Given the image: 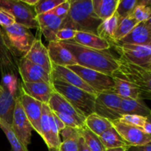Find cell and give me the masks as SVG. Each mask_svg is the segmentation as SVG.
Segmentation results:
<instances>
[{
	"instance_id": "cell-1",
	"label": "cell",
	"mask_w": 151,
	"mask_h": 151,
	"mask_svg": "<svg viewBox=\"0 0 151 151\" xmlns=\"http://www.w3.org/2000/svg\"><path fill=\"white\" fill-rule=\"evenodd\" d=\"M75 58L77 64L111 75L119 67V58L109 50H97L81 45L73 40L58 41Z\"/></svg>"
},
{
	"instance_id": "cell-2",
	"label": "cell",
	"mask_w": 151,
	"mask_h": 151,
	"mask_svg": "<svg viewBox=\"0 0 151 151\" xmlns=\"http://www.w3.org/2000/svg\"><path fill=\"white\" fill-rule=\"evenodd\" d=\"M103 20L94 13L92 0H71V7L60 29L68 28L79 32L97 35V29Z\"/></svg>"
},
{
	"instance_id": "cell-3",
	"label": "cell",
	"mask_w": 151,
	"mask_h": 151,
	"mask_svg": "<svg viewBox=\"0 0 151 151\" xmlns=\"http://www.w3.org/2000/svg\"><path fill=\"white\" fill-rule=\"evenodd\" d=\"M52 86L55 91L64 97L86 118L94 113V103L97 94H91L58 79L52 80Z\"/></svg>"
},
{
	"instance_id": "cell-4",
	"label": "cell",
	"mask_w": 151,
	"mask_h": 151,
	"mask_svg": "<svg viewBox=\"0 0 151 151\" xmlns=\"http://www.w3.org/2000/svg\"><path fill=\"white\" fill-rule=\"evenodd\" d=\"M120 65L116 74L132 83L139 91L142 100H151V70L132 64L119 58Z\"/></svg>"
},
{
	"instance_id": "cell-5",
	"label": "cell",
	"mask_w": 151,
	"mask_h": 151,
	"mask_svg": "<svg viewBox=\"0 0 151 151\" xmlns=\"http://www.w3.org/2000/svg\"><path fill=\"white\" fill-rule=\"evenodd\" d=\"M2 29L13 55L16 58L24 57L28 52L35 39L30 29L15 23L11 26L2 28Z\"/></svg>"
},
{
	"instance_id": "cell-6",
	"label": "cell",
	"mask_w": 151,
	"mask_h": 151,
	"mask_svg": "<svg viewBox=\"0 0 151 151\" xmlns=\"http://www.w3.org/2000/svg\"><path fill=\"white\" fill-rule=\"evenodd\" d=\"M119 58L132 64L151 70V45L114 44Z\"/></svg>"
},
{
	"instance_id": "cell-7",
	"label": "cell",
	"mask_w": 151,
	"mask_h": 151,
	"mask_svg": "<svg viewBox=\"0 0 151 151\" xmlns=\"http://www.w3.org/2000/svg\"><path fill=\"white\" fill-rule=\"evenodd\" d=\"M69 69L77 74L84 82L91 86L97 94L112 91L114 87L113 77L96 70L88 69L80 65L68 66Z\"/></svg>"
},
{
	"instance_id": "cell-8",
	"label": "cell",
	"mask_w": 151,
	"mask_h": 151,
	"mask_svg": "<svg viewBox=\"0 0 151 151\" xmlns=\"http://www.w3.org/2000/svg\"><path fill=\"white\" fill-rule=\"evenodd\" d=\"M0 7L8 10L15 18L16 23L29 29H38L35 11L22 0H0Z\"/></svg>"
},
{
	"instance_id": "cell-9",
	"label": "cell",
	"mask_w": 151,
	"mask_h": 151,
	"mask_svg": "<svg viewBox=\"0 0 151 151\" xmlns=\"http://www.w3.org/2000/svg\"><path fill=\"white\" fill-rule=\"evenodd\" d=\"M121 100L122 98L113 91L99 93L94 103V113L111 122L118 120L121 117L119 114Z\"/></svg>"
},
{
	"instance_id": "cell-10",
	"label": "cell",
	"mask_w": 151,
	"mask_h": 151,
	"mask_svg": "<svg viewBox=\"0 0 151 151\" xmlns=\"http://www.w3.org/2000/svg\"><path fill=\"white\" fill-rule=\"evenodd\" d=\"M11 128L16 137L24 147H27L31 143L32 126L28 120L21 104L19 96L16 98Z\"/></svg>"
},
{
	"instance_id": "cell-11",
	"label": "cell",
	"mask_w": 151,
	"mask_h": 151,
	"mask_svg": "<svg viewBox=\"0 0 151 151\" xmlns=\"http://www.w3.org/2000/svg\"><path fill=\"white\" fill-rule=\"evenodd\" d=\"M19 74L24 83H52L51 75L41 66L29 61L24 57L20 58L18 63Z\"/></svg>"
},
{
	"instance_id": "cell-12",
	"label": "cell",
	"mask_w": 151,
	"mask_h": 151,
	"mask_svg": "<svg viewBox=\"0 0 151 151\" xmlns=\"http://www.w3.org/2000/svg\"><path fill=\"white\" fill-rule=\"evenodd\" d=\"M111 122L115 129L130 147L144 145L151 142V136L145 134L142 128L122 123L118 120Z\"/></svg>"
},
{
	"instance_id": "cell-13",
	"label": "cell",
	"mask_w": 151,
	"mask_h": 151,
	"mask_svg": "<svg viewBox=\"0 0 151 151\" xmlns=\"http://www.w3.org/2000/svg\"><path fill=\"white\" fill-rule=\"evenodd\" d=\"M19 97L25 114L32 126V128L41 136L40 122H41V114H42L43 103L27 94L20 88H19Z\"/></svg>"
},
{
	"instance_id": "cell-14",
	"label": "cell",
	"mask_w": 151,
	"mask_h": 151,
	"mask_svg": "<svg viewBox=\"0 0 151 151\" xmlns=\"http://www.w3.org/2000/svg\"><path fill=\"white\" fill-rule=\"evenodd\" d=\"M18 63L19 60L12 52L4 31L0 27V72L1 76L11 75L17 77Z\"/></svg>"
},
{
	"instance_id": "cell-15",
	"label": "cell",
	"mask_w": 151,
	"mask_h": 151,
	"mask_svg": "<svg viewBox=\"0 0 151 151\" xmlns=\"http://www.w3.org/2000/svg\"><path fill=\"white\" fill-rule=\"evenodd\" d=\"M51 78L52 80H60V81L67 83L70 85L81 88L84 91H88L91 94H96V95L97 94V93L86 83L84 82L75 72H74L73 71L66 66H57V65L52 63Z\"/></svg>"
},
{
	"instance_id": "cell-16",
	"label": "cell",
	"mask_w": 151,
	"mask_h": 151,
	"mask_svg": "<svg viewBox=\"0 0 151 151\" xmlns=\"http://www.w3.org/2000/svg\"><path fill=\"white\" fill-rule=\"evenodd\" d=\"M36 20L38 24V29L45 39L49 42L57 41L56 34L60 29L63 20L51 11L37 15Z\"/></svg>"
},
{
	"instance_id": "cell-17",
	"label": "cell",
	"mask_w": 151,
	"mask_h": 151,
	"mask_svg": "<svg viewBox=\"0 0 151 151\" xmlns=\"http://www.w3.org/2000/svg\"><path fill=\"white\" fill-rule=\"evenodd\" d=\"M24 57L29 61L41 66L51 75L52 63L49 56L48 50L43 44L41 38H35L31 48Z\"/></svg>"
},
{
	"instance_id": "cell-18",
	"label": "cell",
	"mask_w": 151,
	"mask_h": 151,
	"mask_svg": "<svg viewBox=\"0 0 151 151\" xmlns=\"http://www.w3.org/2000/svg\"><path fill=\"white\" fill-rule=\"evenodd\" d=\"M48 106L52 112L69 115L75 118L83 126H85L86 117L79 113L66 99L56 91H53Z\"/></svg>"
},
{
	"instance_id": "cell-19",
	"label": "cell",
	"mask_w": 151,
	"mask_h": 151,
	"mask_svg": "<svg viewBox=\"0 0 151 151\" xmlns=\"http://www.w3.org/2000/svg\"><path fill=\"white\" fill-rule=\"evenodd\" d=\"M47 50L52 64L66 67L77 65L76 60L72 53L63 47L58 41L49 42Z\"/></svg>"
},
{
	"instance_id": "cell-20",
	"label": "cell",
	"mask_w": 151,
	"mask_h": 151,
	"mask_svg": "<svg viewBox=\"0 0 151 151\" xmlns=\"http://www.w3.org/2000/svg\"><path fill=\"white\" fill-rule=\"evenodd\" d=\"M20 88L41 103L48 104L52 94L54 91L52 83H21Z\"/></svg>"
},
{
	"instance_id": "cell-21",
	"label": "cell",
	"mask_w": 151,
	"mask_h": 151,
	"mask_svg": "<svg viewBox=\"0 0 151 151\" xmlns=\"http://www.w3.org/2000/svg\"><path fill=\"white\" fill-rule=\"evenodd\" d=\"M115 44L151 45V27L145 22H140L126 36Z\"/></svg>"
},
{
	"instance_id": "cell-22",
	"label": "cell",
	"mask_w": 151,
	"mask_h": 151,
	"mask_svg": "<svg viewBox=\"0 0 151 151\" xmlns=\"http://www.w3.org/2000/svg\"><path fill=\"white\" fill-rule=\"evenodd\" d=\"M2 87V91L0 94V119L11 125L16 98L19 94L13 92L7 87L3 86Z\"/></svg>"
},
{
	"instance_id": "cell-23",
	"label": "cell",
	"mask_w": 151,
	"mask_h": 151,
	"mask_svg": "<svg viewBox=\"0 0 151 151\" xmlns=\"http://www.w3.org/2000/svg\"><path fill=\"white\" fill-rule=\"evenodd\" d=\"M112 77L114 81L113 91L119 97L122 99L131 98L135 100H142L139 89L132 83L122 78L116 72H114Z\"/></svg>"
},
{
	"instance_id": "cell-24",
	"label": "cell",
	"mask_w": 151,
	"mask_h": 151,
	"mask_svg": "<svg viewBox=\"0 0 151 151\" xmlns=\"http://www.w3.org/2000/svg\"><path fill=\"white\" fill-rule=\"evenodd\" d=\"M151 113V109L145 103L143 100H135L131 98H124L121 100L119 114L139 115L147 117Z\"/></svg>"
},
{
	"instance_id": "cell-25",
	"label": "cell",
	"mask_w": 151,
	"mask_h": 151,
	"mask_svg": "<svg viewBox=\"0 0 151 151\" xmlns=\"http://www.w3.org/2000/svg\"><path fill=\"white\" fill-rule=\"evenodd\" d=\"M72 40L84 47L97 50H109L111 46L107 40L89 32L77 31L76 35Z\"/></svg>"
},
{
	"instance_id": "cell-26",
	"label": "cell",
	"mask_w": 151,
	"mask_h": 151,
	"mask_svg": "<svg viewBox=\"0 0 151 151\" xmlns=\"http://www.w3.org/2000/svg\"><path fill=\"white\" fill-rule=\"evenodd\" d=\"M119 0H92L94 13L104 21L116 13Z\"/></svg>"
},
{
	"instance_id": "cell-27",
	"label": "cell",
	"mask_w": 151,
	"mask_h": 151,
	"mask_svg": "<svg viewBox=\"0 0 151 151\" xmlns=\"http://www.w3.org/2000/svg\"><path fill=\"white\" fill-rule=\"evenodd\" d=\"M85 126L94 134L100 137L108 129L113 127V125L109 119L93 113L86 118Z\"/></svg>"
},
{
	"instance_id": "cell-28",
	"label": "cell",
	"mask_w": 151,
	"mask_h": 151,
	"mask_svg": "<svg viewBox=\"0 0 151 151\" xmlns=\"http://www.w3.org/2000/svg\"><path fill=\"white\" fill-rule=\"evenodd\" d=\"M120 22L117 13H115L110 18L103 21L97 29V35L107 40L111 44L113 42L114 35Z\"/></svg>"
},
{
	"instance_id": "cell-29",
	"label": "cell",
	"mask_w": 151,
	"mask_h": 151,
	"mask_svg": "<svg viewBox=\"0 0 151 151\" xmlns=\"http://www.w3.org/2000/svg\"><path fill=\"white\" fill-rule=\"evenodd\" d=\"M99 137L106 149L115 147H127L129 149L130 147L114 126L108 129Z\"/></svg>"
},
{
	"instance_id": "cell-30",
	"label": "cell",
	"mask_w": 151,
	"mask_h": 151,
	"mask_svg": "<svg viewBox=\"0 0 151 151\" xmlns=\"http://www.w3.org/2000/svg\"><path fill=\"white\" fill-rule=\"evenodd\" d=\"M52 114L51 109L48 104H42V114H41L40 128H41V137L44 139L47 147L50 148V115Z\"/></svg>"
},
{
	"instance_id": "cell-31",
	"label": "cell",
	"mask_w": 151,
	"mask_h": 151,
	"mask_svg": "<svg viewBox=\"0 0 151 151\" xmlns=\"http://www.w3.org/2000/svg\"><path fill=\"white\" fill-rule=\"evenodd\" d=\"M139 23V22H137L131 15L128 16V17L123 19L122 20H121L119 25H118L117 29L115 32L114 35L113 42L111 44V45L115 44V43H117L122 38L126 36Z\"/></svg>"
},
{
	"instance_id": "cell-32",
	"label": "cell",
	"mask_w": 151,
	"mask_h": 151,
	"mask_svg": "<svg viewBox=\"0 0 151 151\" xmlns=\"http://www.w3.org/2000/svg\"><path fill=\"white\" fill-rule=\"evenodd\" d=\"M80 135L91 151H106V148L102 143L100 137L86 126L80 128Z\"/></svg>"
},
{
	"instance_id": "cell-33",
	"label": "cell",
	"mask_w": 151,
	"mask_h": 151,
	"mask_svg": "<svg viewBox=\"0 0 151 151\" xmlns=\"http://www.w3.org/2000/svg\"><path fill=\"white\" fill-rule=\"evenodd\" d=\"M0 128L2 130L10 142V147H11L10 151H29L27 147H24L16 137L12 130L11 125H9L2 119H0Z\"/></svg>"
},
{
	"instance_id": "cell-34",
	"label": "cell",
	"mask_w": 151,
	"mask_h": 151,
	"mask_svg": "<svg viewBox=\"0 0 151 151\" xmlns=\"http://www.w3.org/2000/svg\"><path fill=\"white\" fill-rule=\"evenodd\" d=\"M137 4L138 0H119L116 13L120 21L130 16Z\"/></svg>"
},
{
	"instance_id": "cell-35",
	"label": "cell",
	"mask_w": 151,
	"mask_h": 151,
	"mask_svg": "<svg viewBox=\"0 0 151 151\" xmlns=\"http://www.w3.org/2000/svg\"><path fill=\"white\" fill-rule=\"evenodd\" d=\"M64 1L65 0H39L38 4L34 7V11L36 16L48 13Z\"/></svg>"
},
{
	"instance_id": "cell-36",
	"label": "cell",
	"mask_w": 151,
	"mask_h": 151,
	"mask_svg": "<svg viewBox=\"0 0 151 151\" xmlns=\"http://www.w3.org/2000/svg\"><path fill=\"white\" fill-rule=\"evenodd\" d=\"M118 121L127 125L142 128L147 122V118L139 115H123L118 119Z\"/></svg>"
},
{
	"instance_id": "cell-37",
	"label": "cell",
	"mask_w": 151,
	"mask_h": 151,
	"mask_svg": "<svg viewBox=\"0 0 151 151\" xmlns=\"http://www.w3.org/2000/svg\"><path fill=\"white\" fill-rule=\"evenodd\" d=\"M138 22H145L151 16V10L149 7L137 4L131 14Z\"/></svg>"
},
{
	"instance_id": "cell-38",
	"label": "cell",
	"mask_w": 151,
	"mask_h": 151,
	"mask_svg": "<svg viewBox=\"0 0 151 151\" xmlns=\"http://www.w3.org/2000/svg\"><path fill=\"white\" fill-rule=\"evenodd\" d=\"M16 23L13 15L4 8L0 7V27L2 28L7 27Z\"/></svg>"
},
{
	"instance_id": "cell-39",
	"label": "cell",
	"mask_w": 151,
	"mask_h": 151,
	"mask_svg": "<svg viewBox=\"0 0 151 151\" xmlns=\"http://www.w3.org/2000/svg\"><path fill=\"white\" fill-rule=\"evenodd\" d=\"M70 7L71 0H65L63 3H61L58 6H57L55 8L53 9L51 12L54 13L55 16H57L58 17L63 20L68 15Z\"/></svg>"
},
{
	"instance_id": "cell-40",
	"label": "cell",
	"mask_w": 151,
	"mask_h": 151,
	"mask_svg": "<svg viewBox=\"0 0 151 151\" xmlns=\"http://www.w3.org/2000/svg\"><path fill=\"white\" fill-rule=\"evenodd\" d=\"M62 122H63V124L65 125V126L66 127H71V128H83L82 125H81L80 122H78L75 118H73L72 116H69V115L63 114L60 113H57V112H53Z\"/></svg>"
},
{
	"instance_id": "cell-41",
	"label": "cell",
	"mask_w": 151,
	"mask_h": 151,
	"mask_svg": "<svg viewBox=\"0 0 151 151\" xmlns=\"http://www.w3.org/2000/svg\"><path fill=\"white\" fill-rule=\"evenodd\" d=\"M76 32L77 31L73 30V29H68V28H62L58 31L57 34H56V39H57V41L72 40L75 38Z\"/></svg>"
},
{
	"instance_id": "cell-42",
	"label": "cell",
	"mask_w": 151,
	"mask_h": 151,
	"mask_svg": "<svg viewBox=\"0 0 151 151\" xmlns=\"http://www.w3.org/2000/svg\"><path fill=\"white\" fill-rule=\"evenodd\" d=\"M78 139L63 140L58 151H78Z\"/></svg>"
},
{
	"instance_id": "cell-43",
	"label": "cell",
	"mask_w": 151,
	"mask_h": 151,
	"mask_svg": "<svg viewBox=\"0 0 151 151\" xmlns=\"http://www.w3.org/2000/svg\"><path fill=\"white\" fill-rule=\"evenodd\" d=\"M60 135L63 137V140L70 139H78L81 136L80 135V128L66 126L60 131Z\"/></svg>"
},
{
	"instance_id": "cell-44",
	"label": "cell",
	"mask_w": 151,
	"mask_h": 151,
	"mask_svg": "<svg viewBox=\"0 0 151 151\" xmlns=\"http://www.w3.org/2000/svg\"><path fill=\"white\" fill-rule=\"evenodd\" d=\"M128 151H151V142L144 145L130 147Z\"/></svg>"
},
{
	"instance_id": "cell-45",
	"label": "cell",
	"mask_w": 151,
	"mask_h": 151,
	"mask_svg": "<svg viewBox=\"0 0 151 151\" xmlns=\"http://www.w3.org/2000/svg\"><path fill=\"white\" fill-rule=\"evenodd\" d=\"M78 151H91L81 136H80L78 139Z\"/></svg>"
},
{
	"instance_id": "cell-46",
	"label": "cell",
	"mask_w": 151,
	"mask_h": 151,
	"mask_svg": "<svg viewBox=\"0 0 151 151\" xmlns=\"http://www.w3.org/2000/svg\"><path fill=\"white\" fill-rule=\"evenodd\" d=\"M52 114H53V117H54V121H55V122L56 126H57L59 132H60V131H61L62 130H63L66 126H65V125L63 124V122H62V121L60 120V119H59V118L58 117V116H56V115L53 112H52Z\"/></svg>"
},
{
	"instance_id": "cell-47",
	"label": "cell",
	"mask_w": 151,
	"mask_h": 151,
	"mask_svg": "<svg viewBox=\"0 0 151 151\" xmlns=\"http://www.w3.org/2000/svg\"><path fill=\"white\" fill-rule=\"evenodd\" d=\"M142 129L143 130V131H144L145 134L151 136V122L147 121V122H145V124L144 125V126L142 127Z\"/></svg>"
},
{
	"instance_id": "cell-48",
	"label": "cell",
	"mask_w": 151,
	"mask_h": 151,
	"mask_svg": "<svg viewBox=\"0 0 151 151\" xmlns=\"http://www.w3.org/2000/svg\"><path fill=\"white\" fill-rule=\"evenodd\" d=\"M38 1H39V0H22V1H23L24 4H26L27 5H28L30 7H35V5L38 4Z\"/></svg>"
},
{
	"instance_id": "cell-49",
	"label": "cell",
	"mask_w": 151,
	"mask_h": 151,
	"mask_svg": "<svg viewBox=\"0 0 151 151\" xmlns=\"http://www.w3.org/2000/svg\"><path fill=\"white\" fill-rule=\"evenodd\" d=\"M138 4L149 7L151 4V0H138Z\"/></svg>"
},
{
	"instance_id": "cell-50",
	"label": "cell",
	"mask_w": 151,
	"mask_h": 151,
	"mask_svg": "<svg viewBox=\"0 0 151 151\" xmlns=\"http://www.w3.org/2000/svg\"><path fill=\"white\" fill-rule=\"evenodd\" d=\"M128 148L127 147H115V148L106 149V151H128Z\"/></svg>"
},
{
	"instance_id": "cell-51",
	"label": "cell",
	"mask_w": 151,
	"mask_h": 151,
	"mask_svg": "<svg viewBox=\"0 0 151 151\" xmlns=\"http://www.w3.org/2000/svg\"><path fill=\"white\" fill-rule=\"evenodd\" d=\"M145 23L147 26L151 27V16H150V18H149V19L146 21V22H145Z\"/></svg>"
},
{
	"instance_id": "cell-52",
	"label": "cell",
	"mask_w": 151,
	"mask_h": 151,
	"mask_svg": "<svg viewBox=\"0 0 151 151\" xmlns=\"http://www.w3.org/2000/svg\"><path fill=\"white\" fill-rule=\"evenodd\" d=\"M146 118H147V121L151 122V113L150 114V115H148V116H147Z\"/></svg>"
},
{
	"instance_id": "cell-53",
	"label": "cell",
	"mask_w": 151,
	"mask_h": 151,
	"mask_svg": "<svg viewBox=\"0 0 151 151\" xmlns=\"http://www.w3.org/2000/svg\"><path fill=\"white\" fill-rule=\"evenodd\" d=\"M2 89H3V87H2V86H1V85H0V94H1V91H2Z\"/></svg>"
},
{
	"instance_id": "cell-54",
	"label": "cell",
	"mask_w": 151,
	"mask_h": 151,
	"mask_svg": "<svg viewBox=\"0 0 151 151\" xmlns=\"http://www.w3.org/2000/svg\"><path fill=\"white\" fill-rule=\"evenodd\" d=\"M149 7H150V10H151V4H150V6H149Z\"/></svg>"
}]
</instances>
